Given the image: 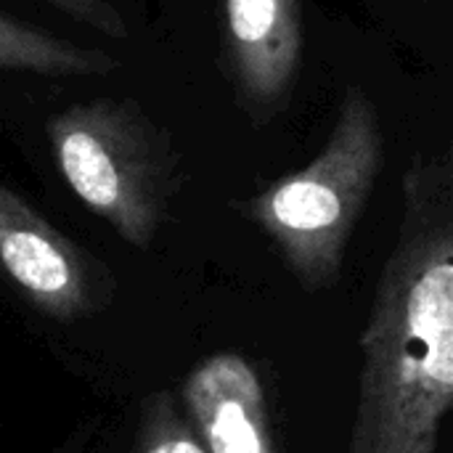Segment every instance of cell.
Segmentation results:
<instances>
[{"instance_id":"52a82bcc","label":"cell","mask_w":453,"mask_h":453,"mask_svg":"<svg viewBox=\"0 0 453 453\" xmlns=\"http://www.w3.org/2000/svg\"><path fill=\"white\" fill-rule=\"evenodd\" d=\"M119 66L114 56L56 37L0 11V69L40 77H101Z\"/></svg>"},{"instance_id":"277c9868","label":"cell","mask_w":453,"mask_h":453,"mask_svg":"<svg viewBox=\"0 0 453 453\" xmlns=\"http://www.w3.org/2000/svg\"><path fill=\"white\" fill-rule=\"evenodd\" d=\"M223 72L252 127L271 125L289 104L305 58L300 0H220Z\"/></svg>"},{"instance_id":"ba28073f","label":"cell","mask_w":453,"mask_h":453,"mask_svg":"<svg viewBox=\"0 0 453 453\" xmlns=\"http://www.w3.org/2000/svg\"><path fill=\"white\" fill-rule=\"evenodd\" d=\"M138 453H204L170 393H159L146 403Z\"/></svg>"},{"instance_id":"5b68a950","label":"cell","mask_w":453,"mask_h":453,"mask_svg":"<svg viewBox=\"0 0 453 453\" xmlns=\"http://www.w3.org/2000/svg\"><path fill=\"white\" fill-rule=\"evenodd\" d=\"M0 271L32 308L58 321L82 319L101 300L93 260L5 183H0Z\"/></svg>"},{"instance_id":"30bf717a","label":"cell","mask_w":453,"mask_h":453,"mask_svg":"<svg viewBox=\"0 0 453 453\" xmlns=\"http://www.w3.org/2000/svg\"><path fill=\"white\" fill-rule=\"evenodd\" d=\"M422 3H433V0H422Z\"/></svg>"},{"instance_id":"7a4b0ae2","label":"cell","mask_w":453,"mask_h":453,"mask_svg":"<svg viewBox=\"0 0 453 453\" xmlns=\"http://www.w3.org/2000/svg\"><path fill=\"white\" fill-rule=\"evenodd\" d=\"M382 162L385 135L377 106L361 85H350L319 157L242 204L305 292L337 284Z\"/></svg>"},{"instance_id":"3957f363","label":"cell","mask_w":453,"mask_h":453,"mask_svg":"<svg viewBox=\"0 0 453 453\" xmlns=\"http://www.w3.org/2000/svg\"><path fill=\"white\" fill-rule=\"evenodd\" d=\"M45 133L77 199L130 247H151L180 188V157L138 101L69 104L48 119Z\"/></svg>"},{"instance_id":"9c48e42d","label":"cell","mask_w":453,"mask_h":453,"mask_svg":"<svg viewBox=\"0 0 453 453\" xmlns=\"http://www.w3.org/2000/svg\"><path fill=\"white\" fill-rule=\"evenodd\" d=\"M40 3L66 13L69 19H74L111 40H127V35H130L122 13L109 0H40Z\"/></svg>"},{"instance_id":"8992f818","label":"cell","mask_w":453,"mask_h":453,"mask_svg":"<svg viewBox=\"0 0 453 453\" xmlns=\"http://www.w3.org/2000/svg\"><path fill=\"white\" fill-rule=\"evenodd\" d=\"M180 401L204 453H276L265 388L239 353L196 364L180 388Z\"/></svg>"},{"instance_id":"6da1fadb","label":"cell","mask_w":453,"mask_h":453,"mask_svg":"<svg viewBox=\"0 0 453 453\" xmlns=\"http://www.w3.org/2000/svg\"><path fill=\"white\" fill-rule=\"evenodd\" d=\"M361 332L348 453H438L453 401V159L417 154Z\"/></svg>"}]
</instances>
